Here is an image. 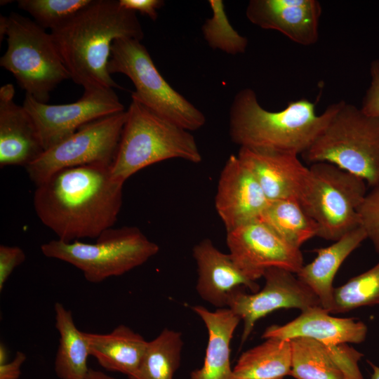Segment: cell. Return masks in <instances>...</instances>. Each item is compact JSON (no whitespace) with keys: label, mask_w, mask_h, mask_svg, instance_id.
Here are the masks:
<instances>
[{"label":"cell","mask_w":379,"mask_h":379,"mask_svg":"<svg viewBox=\"0 0 379 379\" xmlns=\"http://www.w3.org/2000/svg\"><path fill=\"white\" fill-rule=\"evenodd\" d=\"M268 202L251 172L237 155L230 156L221 171L215 199L226 231L258 220Z\"/></svg>","instance_id":"cell-14"},{"label":"cell","mask_w":379,"mask_h":379,"mask_svg":"<svg viewBox=\"0 0 379 379\" xmlns=\"http://www.w3.org/2000/svg\"><path fill=\"white\" fill-rule=\"evenodd\" d=\"M91 356L109 371L130 376L138 369L148 341L121 324L109 333H86Z\"/></svg>","instance_id":"cell-22"},{"label":"cell","mask_w":379,"mask_h":379,"mask_svg":"<svg viewBox=\"0 0 379 379\" xmlns=\"http://www.w3.org/2000/svg\"><path fill=\"white\" fill-rule=\"evenodd\" d=\"M226 241L235 264L253 281L271 267L296 274L304 265L300 249L287 243L259 220L227 232Z\"/></svg>","instance_id":"cell-13"},{"label":"cell","mask_w":379,"mask_h":379,"mask_svg":"<svg viewBox=\"0 0 379 379\" xmlns=\"http://www.w3.org/2000/svg\"><path fill=\"white\" fill-rule=\"evenodd\" d=\"M22 105L32 117L45 150L86 124L124 111L113 88H105L84 91L77 101L62 105L41 103L25 94Z\"/></svg>","instance_id":"cell-11"},{"label":"cell","mask_w":379,"mask_h":379,"mask_svg":"<svg viewBox=\"0 0 379 379\" xmlns=\"http://www.w3.org/2000/svg\"><path fill=\"white\" fill-rule=\"evenodd\" d=\"M367 361L373 371L371 376V379H379V366H376L375 364H374L370 361Z\"/></svg>","instance_id":"cell-39"},{"label":"cell","mask_w":379,"mask_h":379,"mask_svg":"<svg viewBox=\"0 0 379 379\" xmlns=\"http://www.w3.org/2000/svg\"><path fill=\"white\" fill-rule=\"evenodd\" d=\"M126 116L124 110L82 126L25 167L29 178L36 186L65 168L92 164H112Z\"/></svg>","instance_id":"cell-10"},{"label":"cell","mask_w":379,"mask_h":379,"mask_svg":"<svg viewBox=\"0 0 379 379\" xmlns=\"http://www.w3.org/2000/svg\"><path fill=\"white\" fill-rule=\"evenodd\" d=\"M27 357L22 352H17L14 359L0 365V379H18L21 375V367Z\"/></svg>","instance_id":"cell-35"},{"label":"cell","mask_w":379,"mask_h":379,"mask_svg":"<svg viewBox=\"0 0 379 379\" xmlns=\"http://www.w3.org/2000/svg\"><path fill=\"white\" fill-rule=\"evenodd\" d=\"M291 371L290 340L267 338L240 355L232 379H284Z\"/></svg>","instance_id":"cell-24"},{"label":"cell","mask_w":379,"mask_h":379,"mask_svg":"<svg viewBox=\"0 0 379 379\" xmlns=\"http://www.w3.org/2000/svg\"><path fill=\"white\" fill-rule=\"evenodd\" d=\"M298 155L239 147L241 162L251 172L269 201H300L310 180Z\"/></svg>","instance_id":"cell-16"},{"label":"cell","mask_w":379,"mask_h":379,"mask_svg":"<svg viewBox=\"0 0 379 379\" xmlns=\"http://www.w3.org/2000/svg\"><path fill=\"white\" fill-rule=\"evenodd\" d=\"M84 379H116L102 371L89 368Z\"/></svg>","instance_id":"cell-36"},{"label":"cell","mask_w":379,"mask_h":379,"mask_svg":"<svg viewBox=\"0 0 379 379\" xmlns=\"http://www.w3.org/2000/svg\"><path fill=\"white\" fill-rule=\"evenodd\" d=\"M192 252L198 271L197 291L214 307H227L230 295L239 288H247L253 293L259 291L256 281L246 277L230 253L221 252L211 239L201 240Z\"/></svg>","instance_id":"cell-18"},{"label":"cell","mask_w":379,"mask_h":379,"mask_svg":"<svg viewBox=\"0 0 379 379\" xmlns=\"http://www.w3.org/2000/svg\"><path fill=\"white\" fill-rule=\"evenodd\" d=\"M359 217L360 226L379 254V185L366 194L359 208Z\"/></svg>","instance_id":"cell-31"},{"label":"cell","mask_w":379,"mask_h":379,"mask_svg":"<svg viewBox=\"0 0 379 379\" xmlns=\"http://www.w3.org/2000/svg\"><path fill=\"white\" fill-rule=\"evenodd\" d=\"M8 25V18L0 15V41H2V39L6 36L7 29Z\"/></svg>","instance_id":"cell-37"},{"label":"cell","mask_w":379,"mask_h":379,"mask_svg":"<svg viewBox=\"0 0 379 379\" xmlns=\"http://www.w3.org/2000/svg\"><path fill=\"white\" fill-rule=\"evenodd\" d=\"M8 352L5 346V345L2 343L0 344V365L4 364L7 361L8 356Z\"/></svg>","instance_id":"cell-38"},{"label":"cell","mask_w":379,"mask_h":379,"mask_svg":"<svg viewBox=\"0 0 379 379\" xmlns=\"http://www.w3.org/2000/svg\"><path fill=\"white\" fill-rule=\"evenodd\" d=\"M55 328L60 335L54 369L60 379H84L91 356L86 332L76 326L72 312L60 302L54 305Z\"/></svg>","instance_id":"cell-23"},{"label":"cell","mask_w":379,"mask_h":379,"mask_svg":"<svg viewBox=\"0 0 379 379\" xmlns=\"http://www.w3.org/2000/svg\"><path fill=\"white\" fill-rule=\"evenodd\" d=\"M208 331V344L202 366L189 379H232L230 343L241 319L228 307L211 312L201 305L192 307Z\"/></svg>","instance_id":"cell-20"},{"label":"cell","mask_w":379,"mask_h":379,"mask_svg":"<svg viewBox=\"0 0 379 379\" xmlns=\"http://www.w3.org/2000/svg\"><path fill=\"white\" fill-rule=\"evenodd\" d=\"M126 120L111 165L113 178L124 183L131 175L154 164L181 159L202 161L194 135L159 116L136 100L126 110Z\"/></svg>","instance_id":"cell-4"},{"label":"cell","mask_w":379,"mask_h":379,"mask_svg":"<svg viewBox=\"0 0 379 379\" xmlns=\"http://www.w3.org/2000/svg\"><path fill=\"white\" fill-rule=\"evenodd\" d=\"M50 33L70 79L84 91L120 88L107 69L112 45L120 38H144L136 13L117 0H93Z\"/></svg>","instance_id":"cell-2"},{"label":"cell","mask_w":379,"mask_h":379,"mask_svg":"<svg viewBox=\"0 0 379 379\" xmlns=\"http://www.w3.org/2000/svg\"><path fill=\"white\" fill-rule=\"evenodd\" d=\"M109 73H121L135 86L131 98L176 126L189 131L201 128L205 115L164 79L145 46L137 39H116L111 49Z\"/></svg>","instance_id":"cell-8"},{"label":"cell","mask_w":379,"mask_h":379,"mask_svg":"<svg viewBox=\"0 0 379 379\" xmlns=\"http://www.w3.org/2000/svg\"><path fill=\"white\" fill-rule=\"evenodd\" d=\"M183 341L181 333L164 328L148 342L145 354L128 379H173L179 368Z\"/></svg>","instance_id":"cell-27"},{"label":"cell","mask_w":379,"mask_h":379,"mask_svg":"<svg viewBox=\"0 0 379 379\" xmlns=\"http://www.w3.org/2000/svg\"><path fill=\"white\" fill-rule=\"evenodd\" d=\"M212 16L205 20L201 30L208 45L214 50L230 55L244 53L248 39L234 29L227 16L221 0H209Z\"/></svg>","instance_id":"cell-29"},{"label":"cell","mask_w":379,"mask_h":379,"mask_svg":"<svg viewBox=\"0 0 379 379\" xmlns=\"http://www.w3.org/2000/svg\"><path fill=\"white\" fill-rule=\"evenodd\" d=\"M93 0H19L18 6L29 13L42 28L51 30L67 22Z\"/></svg>","instance_id":"cell-30"},{"label":"cell","mask_w":379,"mask_h":379,"mask_svg":"<svg viewBox=\"0 0 379 379\" xmlns=\"http://www.w3.org/2000/svg\"><path fill=\"white\" fill-rule=\"evenodd\" d=\"M120 6L135 13L148 16L152 20L158 17L157 11L164 5L162 0H119Z\"/></svg>","instance_id":"cell-34"},{"label":"cell","mask_w":379,"mask_h":379,"mask_svg":"<svg viewBox=\"0 0 379 379\" xmlns=\"http://www.w3.org/2000/svg\"><path fill=\"white\" fill-rule=\"evenodd\" d=\"M329 314L321 306L307 308L287 324L267 327L262 338L291 340L303 337L328 346L358 344L366 339L367 327L362 321L353 318L335 317Z\"/></svg>","instance_id":"cell-19"},{"label":"cell","mask_w":379,"mask_h":379,"mask_svg":"<svg viewBox=\"0 0 379 379\" xmlns=\"http://www.w3.org/2000/svg\"><path fill=\"white\" fill-rule=\"evenodd\" d=\"M309 168V182L299 201L316 222L317 237L335 241L360 226L359 208L368 185L328 162L314 163Z\"/></svg>","instance_id":"cell-9"},{"label":"cell","mask_w":379,"mask_h":379,"mask_svg":"<svg viewBox=\"0 0 379 379\" xmlns=\"http://www.w3.org/2000/svg\"><path fill=\"white\" fill-rule=\"evenodd\" d=\"M262 290L248 294L242 288L229 296L227 307L244 321L241 344L247 340L255 323L262 317L280 309L296 308L303 311L321 306L315 293L295 274L279 267L267 269Z\"/></svg>","instance_id":"cell-12"},{"label":"cell","mask_w":379,"mask_h":379,"mask_svg":"<svg viewBox=\"0 0 379 379\" xmlns=\"http://www.w3.org/2000/svg\"><path fill=\"white\" fill-rule=\"evenodd\" d=\"M259 220L298 248L318 234L316 222L296 199L269 201Z\"/></svg>","instance_id":"cell-26"},{"label":"cell","mask_w":379,"mask_h":379,"mask_svg":"<svg viewBox=\"0 0 379 379\" xmlns=\"http://www.w3.org/2000/svg\"><path fill=\"white\" fill-rule=\"evenodd\" d=\"M339 104L330 105L318 115L314 102L300 98L271 112L260 105L253 89L245 88L235 95L230 109V135L240 147L302 155L328 125Z\"/></svg>","instance_id":"cell-3"},{"label":"cell","mask_w":379,"mask_h":379,"mask_svg":"<svg viewBox=\"0 0 379 379\" xmlns=\"http://www.w3.org/2000/svg\"><path fill=\"white\" fill-rule=\"evenodd\" d=\"M291 347V375L295 379H347L335 352L314 339L295 338Z\"/></svg>","instance_id":"cell-25"},{"label":"cell","mask_w":379,"mask_h":379,"mask_svg":"<svg viewBox=\"0 0 379 379\" xmlns=\"http://www.w3.org/2000/svg\"><path fill=\"white\" fill-rule=\"evenodd\" d=\"M370 75L371 84L360 109L367 115L379 117V59L371 62Z\"/></svg>","instance_id":"cell-33"},{"label":"cell","mask_w":379,"mask_h":379,"mask_svg":"<svg viewBox=\"0 0 379 379\" xmlns=\"http://www.w3.org/2000/svg\"><path fill=\"white\" fill-rule=\"evenodd\" d=\"M367 239L364 230L358 227L334 241L331 245L317 248L313 261L304 265L296 274L317 296L321 306L330 312L333 302V279L345 260Z\"/></svg>","instance_id":"cell-21"},{"label":"cell","mask_w":379,"mask_h":379,"mask_svg":"<svg viewBox=\"0 0 379 379\" xmlns=\"http://www.w3.org/2000/svg\"><path fill=\"white\" fill-rule=\"evenodd\" d=\"M321 12L317 0H251L246 15L262 29L277 31L296 44L310 46L319 39Z\"/></svg>","instance_id":"cell-15"},{"label":"cell","mask_w":379,"mask_h":379,"mask_svg":"<svg viewBox=\"0 0 379 379\" xmlns=\"http://www.w3.org/2000/svg\"><path fill=\"white\" fill-rule=\"evenodd\" d=\"M26 259L24 251L17 246H0V291L13 270Z\"/></svg>","instance_id":"cell-32"},{"label":"cell","mask_w":379,"mask_h":379,"mask_svg":"<svg viewBox=\"0 0 379 379\" xmlns=\"http://www.w3.org/2000/svg\"><path fill=\"white\" fill-rule=\"evenodd\" d=\"M111 165L65 168L36 185L35 212L58 239L97 238L113 227L122 206L124 183L113 178Z\"/></svg>","instance_id":"cell-1"},{"label":"cell","mask_w":379,"mask_h":379,"mask_svg":"<svg viewBox=\"0 0 379 379\" xmlns=\"http://www.w3.org/2000/svg\"><path fill=\"white\" fill-rule=\"evenodd\" d=\"M41 250L46 257L81 270L88 281L100 283L144 264L159 247L138 227L125 226L105 230L93 244L55 239L42 244Z\"/></svg>","instance_id":"cell-6"},{"label":"cell","mask_w":379,"mask_h":379,"mask_svg":"<svg viewBox=\"0 0 379 379\" xmlns=\"http://www.w3.org/2000/svg\"><path fill=\"white\" fill-rule=\"evenodd\" d=\"M8 18L7 49L0 66L11 72L25 94L47 103L51 92L70 79L51 33L16 13Z\"/></svg>","instance_id":"cell-7"},{"label":"cell","mask_w":379,"mask_h":379,"mask_svg":"<svg viewBox=\"0 0 379 379\" xmlns=\"http://www.w3.org/2000/svg\"><path fill=\"white\" fill-rule=\"evenodd\" d=\"M310 164L328 162L362 178L372 188L379 185V117L340 101L328 125L302 154Z\"/></svg>","instance_id":"cell-5"},{"label":"cell","mask_w":379,"mask_h":379,"mask_svg":"<svg viewBox=\"0 0 379 379\" xmlns=\"http://www.w3.org/2000/svg\"><path fill=\"white\" fill-rule=\"evenodd\" d=\"M11 84L0 88V167H27L45 151L28 111L14 102Z\"/></svg>","instance_id":"cell-17"},{"label":"cell","mask_w":379,"mask_h":379,"mask_svg":"<svg viewBox=\"0 0 379 379\" xmlns=\"http://www.w3.org/2000/svg\"><path fill=\"white\" fill-rule=\"evenodd\" d=\"M379 305V261L367 271L334 288L330 314Z\"/></svg>","instance_id":"cell-28"}]
</instances>
